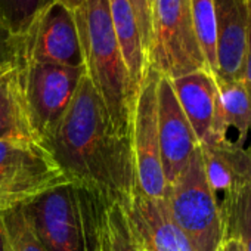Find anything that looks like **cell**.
<instances>
[{
	"instance_id": "cell-1",
	"label": "cell",
	"mask_w": 251,
	"mask_h": 251,
	"mask_svg": "<svg viewBox=\"0 0 251 251\" xmlns=\"http://www.w3.org/2000/svg\"><path fill=\"white\" fill-rule=\"evenodd\" d=\"M67 182L106 205L126 204L138 185L130 139L117 133L87 74L53 133L43 142Z\"/></svg>"
},
{
	"instance_id": "cell-2",
	"label": "cell",
	"mask_w": 251,
	"mask_h": 251,
	"mask_svg": "<svg viewBox=\"0 0 251 251\" xmlns=\"http://www.w3.org/2000/svg\"><path fill=\"white\" fill-rule=\"evenodd\" d=\"M86 74L99 93L117 133L130 139L136 93L124 65L108 0H83L74 12Z\"/></svg>"
},
{
	"instance_id": "cell-3",
	"label": "cell",
	"mask_w": 251,
	"mask_h": 251,
	"mask_svg": "<svg viewBox=\"0 0 251 251\" xmlns=\"http://www.w3.org/2000/svg\"><path fill=\"white\" fill-rule=\"evenodd\" d=\"M102 201L65 182L23 205L46 251H98Z\"/></svg>"
},
{
	"instance_id": "cell-4",
	"label": "cell",
	"mask_w": 251,
	"mask_h": 251,
	"mask_svg": "<svg viewBox=\"0 0 251 251\" xmlns=\"http://www.w3.org/2000/svg\"><path fill=\"white\" fill-rule=\"evenodd\" d=\"M164 201L194 251L220 250L223 220L205 176L200 145L180 176L166 186Z\"/></svg>"
},
{
	"instance_id": "cell-5",
	"label": "cell",
	"mask_w": 251,
	"mask_h": 251,
	"mask_svg": "<svg viewBox=\"0 0 251 251\" xmlns=\"http://www.w3.org/2000/svg\"><path fill=\"white\" fill-rule=\"evenodd\" d=\"M148 62L170 80L208 70L195 36L189 0H152Z\"/></svg>"
},
{
	"instance_id": "cell-6",
	"label": "cell",
	"mask_w": 251,
	"mask_h": 251,
	"mask_svg": "<svg viewBox=\"0 0 251 251\" xmlns=\"http://www.w3.org/2000/svg\"><path fill=\"white\" fill-rule=\"evenodd\" d=\"M59 166L39 141H0V211L21 207L65 183Z\"/></svg>"
},
{
	"instance_id": "cell-7",
	"label": "cell",
	"mask_w": 251,
	"mask_h": 251,
	"mask_svg": "<svg viewBox=\"0 0 251 251\" xmlns=\"http://www.w3.org/2000/svg\"><path fill=\"white\" fill-rule=\"evenodd\" d=\"M86 68L23 62L20 77L24 100L37 139L43 144L67 114Z\"/></svg>"
},
{
	"instance_id": "cell-8",
	"label": "cell",
	"mask_w": 251,
	"mask_h": 251,
	"mask_svg": "<svg viewBox=\"0 0 251 251\" xmlns=\"http://www.w3.org/2000/svg\"><path fill=\"white\" fill-rule=\"evenodd\" d=\"M158 78L160 74L150 67L136 95L130 121V145L138 185L151 198H164L167 186L158 139Z\"/></svg>"
},
{
	"instance_id": "cell-9",
	"label": "cell",
	"mask_w": 251,
	"mask_h": 251,
	"mask_svg": "<svg viewBox=\"0 0 251 251\" xmlns=\"http://www.w3.org/2000/svg\"><path fill=\"white\" fill-rule=\"evenodd\" d=\"M23 62L83 68L84 58L74 12L56 0L40 12L21 37Z\"/></svg>"
},
{
	"instance_id": "cell-10",
	"label": "cell",
	"mask_w": 251,
	"mask_h": 251,
	"mask_svg": "<svg viewBox=\"0 0 251 251\" xmlns=\"http://www.w3.org/2000/svg\"><path fill=\"white\" fill-rule=\"evenodd\" d=\"M158 139L166 183L175 182L198 148V139L182 111L170 78L160 75L157 86Z\"/></svg>"
},
{
	"instance_id": "cell-11",
	"label": "cell",
	"mask_w": 251,
	"mask_h": 251,
	"mask_svg": "<svg viewBox=\"0 0 251 251\" xmlns=\"http://www.w3.org/2000/svg\"><path fill=\"white\" fill-rule=\"evenodd\" d=\"M123 207L135 241L150 251H194L164 198H151L136 185Z\"/></svg>"
},
{
	"instance_id": "cell-12",
	"label": "cell",
	"mask_w": 251,
	"mask_h": 251,
	"mask_svg": "<svg viewBox=\"0 0 251 251\" xmlns=\"http://www.w3.org/2000/svg\"><path fill=\"white\" fill-rule=\"evenodd\" d=\"M216 14L217 73L214 77L226 81H244L248 0H213Z\"/></svg>"
},
{
	"instance_id": "cell-13",
	"label": "cell",
	"mask_w": 251,
	"mask_h": 251,
	"mask_svg": "<svg viewBox=\"0 0 251 251\" xmlns=\"http://www.w3.org/2000/svg\"><path fill=\"white\" fill-rule=\"evenodd\" d=\"M200 150L208 185L222 214L229 202L251 185V148L211 144L200 145Z\"/></svg>"
},
{
	"instance_id": "cell-14",
	"label": "cell",
	"mask_w": 251,
	"mask_h": 251,
	"mask_svg": "<svg viewBox=\"0 0 251 251\" xmlns=\"http://www.w3.org/2000/svg\"><path fill=\"white\" fill-rule=\"evenodd\" d=\"M170 81L198 144H208L219 114V90L213 73L200 70Z\"/></svg>"
},
{
	"instance_id": "cell-15",
	"label": "cell",
	"mask_w": 251,
	"mask_h": 251,
	"mask_svg": "<svg viewBox=\"0 0 251 251\" xmlns=\"http://www.w3.org/2000/svg\"><path fill=\"white\" fill-rule=\"evenodd\" d=\"M219 114L211 141L204 145L220 144L251 148V89L245 81H226L217 77Z\"/></svg>"
},
{
	"instance_id": "cell-16",
	"label": "cell",
	"mask_w": 251,
	"mask_h": 251,
	"mask_svg": "<svg viewBox=\"0 0 251 251\" xmlns=\"http://www.w3.org/2000/svg\"><path fill=\"white\" fill-rule=\"evenodd\" d=\"M111 21L118 39L124 65L127 68L132 87L138 95L141 84L150 68L147 52L136 12L130 0H108Z\"/></svg>"
},
{
	"instance_id": "cell-17",
	"label": "cell",
	"mask_w": 251,
	"mask_h": 251,
	"mask_svg": "<svg viewBox=\"0 0 251 251\" xmlns=\"http://www.w3.org/2000/svg\"><path fill=\"white\" fill-rule=\"evenodd\" d=\"M0 141H39L24 100L20 65L0 73Z\"/></svg>"
},
{
	"instance_id": "cell-18",
	"label": "cell",
	"mask_w": 251,
	"mask_h": 251,
	"mask_svg": "<svg viewBox=\"0 0 251 251\" xmlns=\"http://www.w3.org/2000/svg\"><path fill=\"white\" fill-rule=\"evenodd\" d=\"M98 251H136L135 239L123 204H102Z\"/></svg>"
},
{
	"instance_id": "cell-19",
	"label": "cell",
	"mask_w": 251,
	"mask_h": 251,
	"mask_svg": "<svg viewBox=\"0 0 251 251\" xmlns=\"http://www.w3.org/2000/svg\"><path fill=\"white\" fill-rule=\"evenodd\" d=\"M195 36L205 59L208 70L216 75L217 73V52H216V14L213 0H189Z\"/></svg>"
},
{
	"instance_id": "cell-20",
	"label": "cell",
	"mask_w": 251,
	"mask_h": 251,
	"mask_svg": "<svg viewBox=\"0 0 251 251\" xmlns=\"http://www.w3.org/2000/svg\"><path fill=\"white\" fill-rule=\"evenodd\" d=\"M223 238L238 236L245 251H251V185L244 188L222 211Z\"/></svg>"
},
{
	"instance_id": "cell-21",
	"label": "cell",
	"mask_w": 251,
	"mask_h": 251,
	"mask_svg": "<svg viewBox=\"0 0 251 251\" xmlns=\"http://www.w3.org/2000/svg\"><path fill=\"white\" fill-rule=\"evenodd\" d=\"M53 0H0V20L20 39Z\"/></svg>"
},
{
	"instance_id": "cell-22",
	"label": "cell",
	"mask_w": 251,
	"mask_h": 251,
	"mask_svg": "<svg viewBox=\"0 0 251 251\" xmlns=\"http://www.w3.org/2000/svg\"><path fill=\"white\" fill-rule=\"evenodd\" d=\"M0 213H2L8 230L12 251H46L39 236L33 230L23 205Z\"/></svg>"
},
{
	"instance_id": "cell-23",
	"label": "cell",
	"mask_w": 251,
	"mask_h": 251,
	"mask_svg": "<svg viewBox=\"0 0 251 251\" xmlns=\"http://www.w3.org/2000/svg\"><path fill=\"white\" fill-rule=\"evenodd\" d=\"M21 64V39L0 20V73Z\"/></svg>"
},
{
	"instance_id": "cell-24",
	"label": "cell",
	"mask_w": 251,
	"mask_h": 251,
	"mask_svg": "<svg viewBox=\"0 0 251 251\" xmlns=\"http://www.w3.org/2000/svg\"><path fill=\"white\" fill-rule=\"evenodd\" d=\"M130 2L138 17L142 42H144V48L147 52V58H148L150 43H151V2L150 0H130Z\"/></svg>"
},
{
	"instance_id": "cell-25",
	"label": "cell",
	"mask_w": 251,
	"mask_h": 251,
	"mask_svg": "<svg viewBox=\"0 0 251 251\" xmlns=\"http://www.w3.org/2000/svg\"><path fill=\"white\" fill-rule=\"evenodd\" d=\"M244 81L251 89V0H248V40H247V59Z\"/></svg>"
},
{
	"instance_id": "cell-26",
	"label": "cell",
	"mask_w": 251,
	"mask_h": 251,
	"mask_svg": "<svg viewBox=\"0 0 251 251\" xmlns=\"http://www.w3.org/2000/svg\"><path fill=\"white\" fill-rule=\"evenodd\" d=\"M219 251H245L238 236H225Z\"/></svg>"
},
{
	"instance_id": "cell-27",
	"label": "cell",
	"mask_w": 251,
	"mask_h": 251,
	"mask_svg": "<svg viewBox=\"0 0 251 251\" xmlns=\"http://www.w3.org/2000/svg\"><path fill=\"white\" fill-rule=\"evenodd\" d=\"M0 251H12L11 241L8 236V230H6L2 213H0Z\"/></svg>"
},
{
	"instance_id": "cell-28",
	"label": "cell",
	"mask_w": 251,
	"mask_h": 251,
	"mask_svg": "<svg viewBox=\"0 0 251 251\" xmlns=\"http://www.w3.org/2000/svg\"><path fill=\"white\" fill-rule=\"evenodd\" d=\"M56 2H59L61 5H64L67 9H70L71 12H75L81 3H83V0H56Z\"/></svg>"
},
{
	"instance_id": "cell-29",
	"label": "cell",
	"mask_w": 251,
	"mask_h": 251,
	"mask_svg": "<svg viewBox=\"0 0 251 251\" xmlns=\"http://www.w3.org/2000/svg\"><path fill=\"white\" fill-rule=\"evenodd\" d=\"M132 235H133V233H132ZM133 239H135V238H133ZM135 245H136V251H150L148 248H145L144 245H141V244H138L136 241H135Z\"/></svg>"
},
{
	"instance_id": "cell-30",
	"label": "cell",
	"mask_w": 251,
	"mask_h": 251,
	"mask_svg": "<svg viewBox=\"0 0 251 251\" xmlns=\"http://www.w3.org/2000/svg\"><path fill=\"white\" fill-rule=\"evenodd\" d=\"M150 2H151V3H152V0H150Z\"/></svg>"
}]
</instances>
